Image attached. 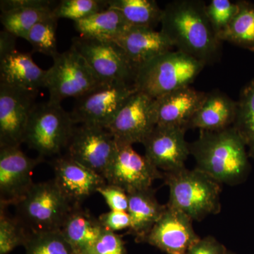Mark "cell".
<instances>
[{
    "instance_id": "obj_19",
    "label": "cell",
    "mask_w": 254,
    "mask_h": 254,
    "mask_svg": "<svg viewBox=\"0 0 254 254\" xmlns=\"http://www.w3.org/2000/svg\"><path fill=\"white\" fill-rule=\"evenodd\" d=\"M113 41L123 48L137 71L150 60L174 48L161 31L150 28H129Z\"/></svg>"
},
{
    "instance_id": "obj_31",
    "label": "cell",
    "mask_w": 254,
    "mask_h": 254,
    "mask_svg": "<svg viewBox=\"0 0 254 254\" xmlns=\"http://www.w3.org/2000/svg\"><path fill=\"white\" fill-rule=\"evenodd\" d=\"M6 208L0 206V254H9L16 247H25L31 234L16 217L6 213Z\"/></svg>"
},
{
    "instance_id": "obj_34",
    "label": "cell",
    "mask_w": 254,
    "mask_h": 254,
    "mask_svg": "<svg viewBox=\"0 0 254 254\" xmlns=\"http://www.w3.org/2000/svg\"><path fill=\"white\" fill-rule=\"evenodd\" d=\"M90 254H127L123 237L104 229Z\"/></svg>"
},
{
    "instance_id": "obj_39",
    "label": "cell",
    "mask_w": 254,
    "mask_h": 254,
    "mask_svg": "<svg viewBox=\"0 0 254 254\" xmlns=\"http://www.w3.org/2000/svg\"><path fill=\"white\" fill-rule=\"evenodd\" d=\"M16 38L17 37L6 30L0 32V60L16 51Z\"/></svg>"
},
{
    "instance_id": "obj_18",
    "label": "cell",
    "mask_w": 254,
    "mask_h": 254,
    "mask_svg": "<svg viewBox=\"0 0 254 254\" xmlns=\"http://www.w3.org/2000/svg\"><path fill=\"white\" fill-rule=\"evenodd\" d=\"M206 93L190 86L170 92L154 99L157 126L189 129V125L204 100Z\"/></svg>"
},
{
    "instance_id": "obj_37",
    "label": "cell",
    "mask_w": 254,
    "mask_h": 254,
    "mask_svg": "<svg viewBox=\"0 0 254 254\" xmlns=\"http://www.w3.org/2000/svg\"><path fill=\"white\" fill-rule=\"evenodd\" d=\"M58 1L50 0H1L0 9L1 12L18 9H50L54 10Z\"/></svg>"
},
{
    "instance_id": "obj_21",
    "label": "cell",
    "mask_w": 254,
    "mask_h": 254,
    "mask_svg": "<svg viewBox=\"0 0 254 254\" xmlns=\"http://www.w3.org/2000/svg\"><path fill=\"white\" fill-rule=\"evenodd\" d=\"M237 101L215 90L206 93L203 103L190 120L189 128L219 131L232 127L236 116Z\"/></svg>"
},
{
    "instance_id": "obj_17",
    "label": "cell",
    "mask_w": 254,
    "mask_h": 254,
    "mask_svg": "<svg viewBox=\"0 0 254 254\" xmlns=\"http://www.w3.org/2000/svg\"><path fill=\"white\" fill-rule=\"evenodd\" d=\"M145 239L148 243L167 254H187L200 237L193 230V220L180 210L168 206Z\"/></svg>"
},
{
    "instance_id": "obj_35",
    "label": "cell",
    "mask_w": 254,
    "mask_h": 254,
    "mask_svg": "<svg viewBox=\"0 0 254 254\" xmlns=\"http://www.w3.org/2000/svg\"><path fill=\"white\" fill-rule=\"evenodd\" d=\"M98 193L104 198L110 210L116 211H128V193L120 187L107 183L100 187Z\"/></svg>"
},
{
    "instance_id": "obj_20",
    "label": "cell",
    "mask_w": 254,
    "mask_h": 254,
    "mask_svg": "<svg viewBox=\"0 0 254 254\" xmlns=\"http://www.w3.org/2000/svg\"><path fill=\"white\" fill-rule=\"evenodd\" d=\"M128 213L131 226L128 234L137 243H144L153 227L163 215L166 205H161L151 187L128 193Z\"/></svg>"
},
{
    "instance_id": "obj_9",
    "label": "cell",
    "mask_w": 254,
    "mask_h": 254,
    "mask_svg": "<svg viewBox=\"0 0 254 254\" xmlns=\"http://www.w3.org/2000/svg\"><path fill=\"white\" fill-rule=\"evenodd\" d=\"M71 46L86 60L100 81L133 84L137 69L116 42L80 36L73 38Z\"/></svg>"
},
{
    "instance_id": "obj_27",
    "label": "cell",
    "mask_w": 254,
    "mask_h": 254,
    "mask_svg": "<svg viewBox=\"0 0 254 254\" xmlns=\"http://www.w3.org/2000/svg\"><path fill=\"white\" fill-rule=\"evenodd\" d=\"M232 127L245 143L249 156L254 158V78L241 91Z\"/></svg>"
},
{
    "instance_id": "obj_6",
    "label": "cell",
    "mask_w": 254,
    "mask_h": 254,
    "mask_svg": "<svg viewBox=\"0 0 254 254\" xmlns=\"http://www.w3.org/2000/svg\"><path fill=\"white\" fill-rule=\"evenodd\" d=\"M69 113L59 103L36 104L28 120L24 142L39 156H54L66 149L74 130Z\"/></svg>"
},
{
    "instance_id": "obj_25",
    "label": "cell",
    "mask_w": 254,
    "mask_h": 254,
    "mask_svg": "<svg viewBox=\"0 0 254 254\" xmlns=\"http://www.w3.org/2000/svg\"><path fill=\"white\" fill-rule=\"evenodd\" d=\"M108 5L122 14L130 28L155 29L161 22L163 9L155 0H108Z\"/></svg>"
},
{
    "instance_id": "obj_30",
    "label": "cell",
    "mask_w": 254,
    "mask_h": 254,
    "mask_svg": "<svg viewBox=\"0 0 254 254\" xmlns=\"http://www.w3.org/2000/svg\"><path fill=\"white\" fill-rule=\"evenodd\" d=\"M26 254H78L60 230L30 234Z\"/></svg>"
},
{
    "instance_id": "obj_8",
    "label": "cell",
    "mask_w": 254,
    "mask_h": 254,
    "mask_svg": "<svg viewBox=\"0 0 254 254\" xmlns=\"http://www.w3.org/2000/svg\"><path fill=\"white\" fill-rule=\"evenodd\" d=\"M136 92L131 83L101 82L86 94L76 98L70 115L75 124L94 125L108 129L119 112Z\"/></svg>"
},
{
    "instance_id": "obj_36",
    "label": "cell",
    "mask_w": 254,
    "mask_h": 254,
    "mask_svg": "<svg viewBox=\"0 0 254 254\" xmlns=\"http://www.w3.org/2000/svg\"><path fill=\"white\" fill-rule=\"evenodd\" d=\"M98 220L103 228L114 232L129 229L131 226V220L127 212L110 210L100 215Z\"/></svg>"
},
{
    "instance_id": "obj_15",
    "label": "cell",
    "mask_w": 254,
    "mask_h": 254,
    "mask_svg": "<svg viewBox=\"0 0 254 254\" xmlns=\"http://www.w3.org/2000/svg\"><path fill=\"white\" fill-rule=\"evenodd\" d=\"M187 129L176 127L156 126L143 143L145 156L163 173L186 168L190 155V143L185 139Z\"/></svg>"
},
{
    "instance_id": "obj_33",
    "label": "cell",
    "mask_w": 254,
    "mask_h": 254,
    "mask_svg": "<svg viewBox=\"0 0 254 254\" xmlns=\"http://www.w3.org/2000/svg\"><path fill=\"white\" fill-rule=\"evenodd\" d=\"M205 10L210 24L218 38L236 15L238 4L237 1L232 2L230 0H212L206 4Z\"/></svg>"
},
{
    "instance_id": "obj_14",
    "label": "cell",
    "mask_w": 254,
    "mask_h": 254,
    "mask_svg": "<svg viewBox=\"0 0 254 254\" xmlns=\"http://www.w3.org/2000/svg\"><path fill=\"white\" fill-rule=\"evenodd\" d=\"M154 100L140 92L132 95L108 128L115 141L144 143L157 126Z\"/></svg>"
},
{
    "instance_id": "obj_40",
    "label": "cell",
    "mask_w": 254,
    "mask_h": 254,
    "mask_svg": "<svg viewBox=\"0 0 254 254\" xmlns=\"http://www.w3.org/2000/svg\"><path fill=\"white\" fill-rule=\"evenodd\" d=\"M227 254H235L232 253V252H230V251H228V252H227Z\"/></svg>"
},
{
    "instance_id": "obj_23",
    "label": "cell",
    "mask_w": 254,
    "mask_h": 254,
    "mask_svg": "<svg viewBox=\"0 0 254 254\" xmlns=\"http://www.w3.org/2000/svg\"><path fill=\"white\" fill-rule=\"evenodd\" d=\"M103 230L98 218L81 205H74L60 231L76 253L90 254Z\"/></svg>"
},
{
    "instance_id": "obj_1",
    "label": "cell",
    "mask_w": 254,
    "mask_h": 254,
    "mask_svg": "<svg viewBox=\"0 0 254 254\" xmlns=\"http://www.w3.org/2000/svg\"><path fill=\"white\" fill-rule=\"evenodd\" d=\"M201 0H175L163 8L160 31L177 50L205 65L218 61L221 43L206 14Z\"/></svg>"
},
{
    "instance_id": "obj_29",
    "label": "cell",
    "mask_w": 254,
    "mask_h": 254,
    "mask_svg": "<svg viewBox=\"0 0 254 254\" xmlns=\"http://www.w3.org/2000/svg\"><path fill=\"white\" fill-rule=\"evenodd\" d=\"M58 18L54 15L37 23L28 32L25 40L36 53L54 58L58 54L57 46V28Z\"/></svg>"
},
{
    "instance_id": "obj_5",
    "label": "cell",
    "mask_w": 254,
    "mask_h": 254,
    "mask_svg": "<svg viewBox=\"0 0 254 254\" xmlns=\"http://www.w3.org/2000/svg\"><path fill=\"white\" fill-rule=\"evenodd\" d=\"M73 206L54 180L33 184L15 205L16 218L30 233L61 230Z\"/></svg>"
},
{
    "instance_id": "obj_4",
    "label": "cell",
    "mask_w": 254,
    "mask_h": 254,
    "mask_svg": "<svg viewBox=\"0 0 254 254\" xmlns=\"http://www.w3.org/2000/svg\"><path fill=\"white\" fill-rule=\"evenodd\" d=\"M206 65L178 51L167 52L138 68L133 81L136 91L153 99L190 86Z\"/></svg>"
},
{
    "instance_id": "obj_32",
    "label": "cell",
    "mask_w": 254,
    "mask_h": 254,
    "mask_svg": "<svg viewBox=\"0 0 254 254\" xmlns=\"http://www.w3.org/2000/svg\"><path fill=\"white\" fill-rule=\"evenodd\" d=\"M108 0H62L53 10L55 17L80 21L108 9Z\"/></svg>"
},
{
    "instance_id": "obj_11",
    "label": "cell",
    "mask_w": 254,
    "mask_h": 254,
    "mask_svg": "<svg viewBox=\"0 0 254 254\" xmlns=\"http://www.w3.org/2000/svg\"><path fill=\"white\" fill-rule=\"evenodd\" d=\"M38 91L0 83V147L20 146Z\"/></svg>"
},
{
    "instance_id": "obj_28",
    "label": "cell",
    "mask_w": 254,
    "mask_h": 254,
    "mask_svg": "<svg viewBox=\"0 0 254 254\" xmlns=\"http://www.w3.org/2000/svg\"><path fill=\"white\" fill-rule=\"evenodd\" d=\"M53 14V9H18L1 12L0 19L4 30L17 38L25 39L37 23Z\"/></svg>"
},
{
    "instance_id": "obj_22",
    "label": "cell",
    "mask_w": 254,
    "mask_h": 254,
    "mask_svg": "<svg viewBox=\"0 0 254 254\" xmlns=\"http://www.w3.org/2000/svg\"><path fill=\"white\" fill-rule=\"evenodd\" d=\"M47 70L33 61L29 53L17 50L0 60V83L39 92L46 87Z\"/></svg>"
},
{
    "instance_id": "obj_3",
    "label": "cell",
    "mask_w": 254,
    "mask_h": 254,
    "mask_svg": "<svg viewBox=\"0 0 254 254\" xmlns=\"http://www.w3.org/2000/svg\"><path fill=\"white\" fill-rule=\"evenodd\" d=\"M163 175L170 189L168 206L198 221L220 213L221 184L216 180L197 168H185Z\"/></svg>"
},
{
    "instance_id": "obj_26",
    "label": "cell",
    "mask_w": 254,
    "mask_h": 254,
    "mask_svg": "<svg viewBox=\"0 0 254 254\" xmlns=\"http://www.w3.org/2000/svg\"><path fill=\"white\" fill-rule=\"evenodd\" d=\"M238 11L218 38L244 49L254 51V3L238 1Z\"/></svg>"
},
{
    "instance_id": "obj_38",
    "label": "cell",
    "mask_w": 254,
    "mask_h": 254,
    "mask_svg": "<svg viewBox=\"0 0 254 254\" xmlns=\"http://www.w3.org/2000/svg\"><path fill=\"white\" fill-rule=\"evenodd\" d=\"M228 250L213 237L200 238L190 247L187 254H227Z\"/></svg>"
},
{
    "instance_id": "obj_7",
    "label": "cell",
    "mask_w": 254,
    "mask_h": 254,
    "mask_svg": "<svg viewBox=\"0 0 254 254\" xmlns=\"http://www.w3.org/2000/svg\"><path fill=\"white\" fill-rule=\"evenodd\" d=\"M53 59V65L47 70L45 87L50 103L61 104L70 97L77 98L103 82L73 46Z\"/></svg>"
},
{
    "instance_id": "obj_2",
    "label": "cell",
    "mask_w": 254,
    "mask_h": 254,
    "mask_svg": "<svg viewBox=\"0 0 254 254\" xmlns=\"http://www.w3.org/2000/svg\"><path fill=\"white\" fill-rule=\"evenodd\" d=\"M190 155L195 168L219 183L237 185L250 172L248 150L233 127L219 131H200L198 138L190 143Z\"/></svg>"
},
{
    "instance_id": "obj_24",
    "label": "cell",
    "mask_w": 254,
    "mask_h": 254,
    "mask_svg": "<svg viewBox=\"0 0 254 254\" xmlns=\"http://www.w3.org/2000/svg\"><path fill=\"white\" fill-rule=\"evenodd\" d=\"M74 27L81 36L108 41H114L130 28L122 14L110 8L75 21Z\"/></svg>"
},
{
    "instance_id": "obj_13",
    "label": "cell",
    "mask_w": 254,
    "mask_h": 254,
    "mask_svg": "<svg viewBox=\"0 0 254 254\" xmlns=\"http://www.w3.org/2000/svg\"><path fill=\"white\" fill-rule=\"evenodd\" d=\"M44 161L39 156L32 158L20 146L0 147V206L16 205L34 182L32 174Z\"/></svg>"
},
{
    "instance_id": "obj_16",
    "label": "cell",
    "mask_w": 254,
    "mask_h": 254,
    "mask_svg": "<svg viewBox=\"0 0 254 254\" xmlns=\"http://www.w3.org/2000/svg\"><path fill=\"white\" fill-rule=\"evenodd\" d=\"M52 166L55 183L73 205H81L83 200L107 184L104 177L67 155L53 159Z\"/></svg>"
},
{
    "instance_id": "obj_12",
    "label": "cell",
    "mask_w": 254,
    "mask_h": 254,
    "mask_svg": "<svg viewBox=\"0 0 254 254\" xmlns=\"http://www.w3.org/2000/svg\"><path fill=\"white\" fill-rule=\"evenodd\" d=\"M115 148L116 141L108 129L81 125L73 130L66 155L103 177Z\"/></svg>"
},
{
    "instance_id": "obj_10",
    "label": "cell",
    "mask_w": 254,
    "mask_h": 254,
    "mask_svg": "<svg viewBox=\"0 0 254 254\" xmlns=\"http://www.w3.org/2000/svg\"><path fill=\"white\" fill-rule=\"evenodd\" d=\"M103 177L107 183L129 193L150 188L164 175L145 155L135 151L132 145L116 141L115 154Z\"/></svg>"
}]
</instances>
